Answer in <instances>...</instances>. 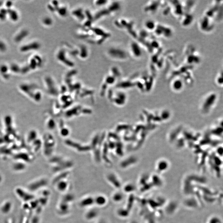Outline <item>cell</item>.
<instances>
[{"mask_svg":"<svg viewBox=\"0 0 223 223\" xmlns=\"http://www.w3.org/2000/svg\"><path fill=\"white\" fill-rule=\"evenodd\" d=\"M93 205H94V197L91 196L84 197L79 202V206L82 208H89Z\"/></svg>","mask_w":223,"mask_h":223,"instance_id":"obj_2","label":"cell"},{"mask_svg":"<svg viewBox=\"0 0 223 223\" xmlns=\"http://www.w3.org/2000/svg\"><path fill=\"white\" fill-rule=\"evenodd\" d=\"M183 86V83L180 79H177L174 80L172 83L173 89L176 90H180Z\"/></svg>","mask_w":223,"mask_h":223,"instance_id":"obj_6","label":"cell"},{"mask_svg":"<svg viewBox=\"0 0 223 223\" xmlns=\"http://www.w3.org/2000/svg\"><path fill=\"white\" fill-rule=\"evenodd\" d=\"M107 179L108 182L112 186L115 188L119 190L122 186L121 180L115 174H110L107 176Z\"/></svg>","mask_w":223,"mask_h":223,"instance_id":"obj_1","label":"cell"},{"mask_svg":"<svg viewBox=\"0 0 223 223\" xmlns=\"http://www.w3.org/2000/svg\"><path fill=\"white\" fill-rule=\"evenodd\" d=\"M94 205L98 207H102L108 203V199L103 195H98L94 197Z\"/></svg>","mask_w":223,"mask_h":223,"instance_id":"obj_4","label":"cell"},{"mask_svg":"<svg viewBox=\"0 0 223 223\" xmlns=\"http://www.w3.org/2000/svg\"><path fill=\"white\" fill-rule=\"evenodd\" d=\"M124 196L123 193L120 191L115 192L112 196V199L115 203H121L124 199Z\"/></svg>","mask_w":223,"mask_h":223,"instance_id":"obj_5","label":"cell"},{"mask_svg":"<svg viewBox=\"0 0 223 223\" xmlns=\"http://www.w3.org/2000/svg\"><path fill=\"white\" fill-rule=\"evenodd\" d=\"M145 27L146 28L149 30H152L155 28L156 25L155 23L152 20L146 21L145 24Z\"/></svg>","mask_w":223,"mask_h":223,"instance_id":"obj_7","label":"cell"},{"mask_svg":"<svg viewBox=\"0 0 223 223\" xmlns=\"http://www.w3.org/2000/svg\"><path fill=\"white\" fill-rule=\"evenodd\" d=\"M97 223H108L104 219H100L97 222Z\"/></svg>","mask_w":223,"mask_h":223,"instance_id":"obj_9","label":"cell"},{"mask_svg":"<svg viewBox=\"0 0 223 223\" xmlns=\"http://www.w3.org/2000/svg\"><path fill=\"white\" fill-rule=\"evenodd\" d=\"M60 184L62 185H58V188L60 191H65L67 189V188H68V183L66 182V181H65V182H61Z\"/></svg>","mask_w":223,"mask_h":223,"instance_id":"obj_8","label":"cell"},{"mask_svg":"<svg viewBox=\"0 0 223 223\" xmlns=\"http://www.w3.org/2000/svg\"><path fill=\"white\" fill-rule=\"evenodd\" d=\"M99 215V211L96 208L90 207L85 214L84 217L87 221L93 220L97 217Z\"/></svg>","mask_w":223,"mask_h":223,"instance_id":"obj_3","label":"cell"}]
</instances>
